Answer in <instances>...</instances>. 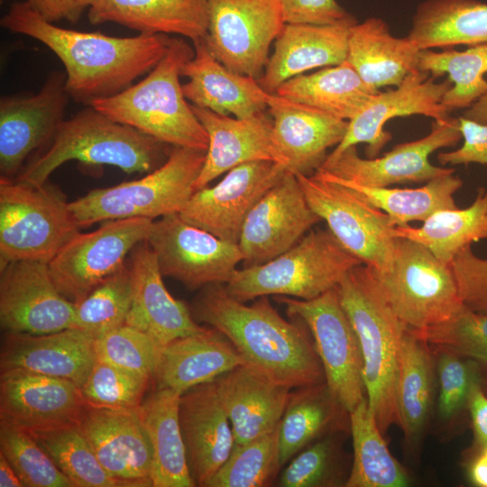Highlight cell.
<instances>
[{"instance_id":"cell-1","label":"cell","mask_w":487,"mask_h":487,"mask_svg":"<svg viewBox=\"0 0 487 487\" xmlns=\"http://www.w3.org/2000/svg\"><path fill=\"white\" fill-rule=\"evenodd\" d=\"M0 23L53 51L65 68L69 97L87 106L122 92L149 73L166 55L170 41L167 34L114 37L59 27L27 1L12 4Z\"/></svg>"},{"instance_id":"cell-2","label":"cell","mask_w":487,"mask_h":487,"mask_svg":"<svg viewBox=\"0 0 487 487\" xmlns=\"http://www.w3.org/2000/svg\"><path fill=\"white\" fill-rule=\"evenodd\" d=\"M190 311L197 322L226 337L245 366L271 382L292 390L326 381L313 340L284 319L268 296L247 305L225 285L213 284L199 289Z\"/></svg>"},{"instance_id":"cell-3","label":"cell","mask_w":487,"mask_h":487,"mask_svg":"<svg viewBox=\"0 0 487 487\" xmlns=\"http://www.w3.org/2000/svg\"><path fill=\"white\" fill-rule=\"evenodd\" d=\"M195 53L186 41L170 38L162 60L140 82L90 106L172 147L207 151V133L187 101L179 81Z\"/></svg>"},{"instance_id":"cell-4","label":"cell","mask_w":487,"mask_h":487,"mask_svg":"<svg viewBox=\"0 0 487 487\" xmlns=\"http://www.w3.org/2000/svg\"><path fill=\"white\" fill-rule=\"evenodd\" d=\"M343 308L357 335L363 362L366 397L385 434L398 425L396 388L402 337L408 327L379 290L370 268L350 270L336 287Z\"/></svg>"},{"instance_id":"cell-5","label":"cell","mask_w":487,"mask_h":487,"mask_svg":"<svg viewBox=\"0 0 487 487\" xmlns=\"http://www.w3.org/2000/svg\"><path fill=\"white\" fill-rule=\"evenodd\" d=\"M165 145L88 106L62 122L47 150L32 161L16 179L43 185L69 161L111 165L128 174L148 173L162 164Z\"/></svg>"},{"instance_id":"cell-6","label":"cell","mask_w":487,"mask_h":487,"mask_svg":"<svg viewBox=\"0 0 487 487\" xmlns=\"http://www.w3.org/2000/svg\"><path fill=\"white\" fill-rule=\"evenodd\" d=\"M207 151L172 147L167 160L146 176L95 188L69 202L80 228L107 220L179 214L196 191Z\"/></svg>"},{"instance_id":"cell-7","label":"cell","mask_w":487,"mask_h":487,"mask_svg":"<svg viewBox=\"0 0 487 487\" xmlns=\"http://www.w3.org/2000/svg\"><path fill=\"white\" fill-rule=\"evenodd\" d=\"M363 264L327 229L309 231L293 247L262 264L236 270L225 284L234 299L262 296L316 299L336 288L354 267Z\"/></svg>"},{"instance_id":"cell-8","label":"cell","mask_w":487,"mask_h":487,"mask_svg":"<svg viewBox=\"0 0 487 487\" xmlns=\"http://www.w3.org/2000/svg\"><path fill=\"white\" fill-rule=\"evenodd\" d=\"M79 229L60 188L0 178V268L16 261L49 263Z\"/></svg>"},{"instance_id":"cell-9","label":"cell","mask_w":487,"mask_h":487,"mask_svg":"<svg viewBox=\"0 0 487 487\" xmlns=\"http://www.w3.org/2000/svg\"><path fill=\"white\" fill-rule=\"evenodd\" d=\"M370 270L386 302L412 331L443 323L464 307L450 263L418 242L398 237L391 266Z\"/></svg>"},{"instance_id":"cell-10","label":"cell","mask_w":487,"mask_h":487,"mask_svg":"<svg viewBox=\"0 0 487 487\" xmlns=\"http://www.w3.org/2000/svg\"><path fill=\"white\" fill-rule=\"evenodd\" d=\"M296 177L311 209L345 249L375 271L391 266L398 237L385 212L354 189L316 172Z\"/></svg>"},{"instance_id":"cell-11","label":"cell","mask_w":487,"mask_h":487,"mask_svg":"<svg viewBox=\"0 0 487 487\" xmlns=\"http://www.w3.org/2000/svg\"><path fill=\"white\" fill-rule=\"evenodd\" d=\"M289 316L308 328L329 389L350 413L366 396L363 362L355 330L343 308L336 288L303 300L275 296Z\"/></svg>"},{"instance_id":"cell-12","label":"cell","mask_w":487,"mask_h":487,"mask_svg":"<svg viewBox=\"0 0 487 487\" xmlns=\"http://www.w3.org/2000/svg\"><path fill=\"white\" fill-rule=\"evenodd\" d=\"M204 42L212 55L238 74L259 78L271 42L282 30L280 0H206Z\"/></svg>"},{"instance_id":"cell-13","label":"cell","mask_w":487,"mask_h":487,"mask_svg":"<svg viewBox=\"0 0 487 487\" xmlns=\"http://www.w3.org/2000/svg\"><path fill=\"white\" fill-rule=\"evenodd\" d=\"M154 220L142 217L104 221L78 233L48 263L60 292L74 304L125 264L126 256L146 240Z\"/></svg>"},{"instance_id":"cell-14","label":"cell","mask_w":487,"mask_h":487,"mask_svg":"<svg viewBox=\"0 0 487 487\" xmlns=\"http://www.w3.org/2000/svg\"><path fill=\"white\" fill-rule=\"evenodd\" d=\"M145 241L156 254L161 274L191 290L226 284L244 259L238 244L194 226L179 214L154 220Z\"/></svg>"},{"instance_id":"cell-15","label":"cell","mask_w":487,"mask_h":487,"mask_svg":"<svg viewBox=\"0 0 487 487\" xmlns=\"http://www.w3.org/2000/svg\"><path fill=\"white\" fill-rule=\"evenodd\" d=\"M461 139L458 118L434 120L428 134L398 144L381 157L363 159L355 146H351L335 159L325 161L318 170L368 187L427 182L455 173L453 168L433 165L428 158L436 150L455 146Z\"/></svg>"},{"instance_id":"cell-16","label":"cell","mask_w":487,"mask_h":487,"mask_svg":"<svg viewBox=\"0 0 487 487\" xmlns=\"http://www.w3.org/2000/svg\"><path fill=\"white\" fill-rule=\"evenodd\" d=\"M76 305L56 287L46 262L0 268V324L5 333L45 335L74 327Z\"/></svg>"},{"instance_id":"cell-17","label":"cell","mask_w":487,"mask_h":487,"mask_svg":"<svg viewBox=\"0 0 487 487\" xmlns=\"http://www.w3.org/2000/svg\"><path fill=\"white\" fill-rule=\"evenodd\" d=\"M285 173L281 165L271 161L241 164L215 186L195 191L179 215L194 226L238 244L247 215Z\"/></svg>"},{"instance_id":"cell-18","label":"cell","mask_w":487,"mask_h":487,"mask_svg":"<svg viewBox=\"0 0 487 487\" xmlns=\"http://www.w3.org/2000/svg\"><path fill=\"white\" fill-rule=\"evenodd\" d=\"M320 221L309 207L296 175L286 172L245 218L238 241L244 267L276 258Z\"/></svg>"},{"instance_id":"cell-19","label":"cell","mask_w":487,"mask_h":487,"mask_svg":"<svg viewBox=\"0 0 487 487\" xmlns=\"http://www.w3.org/2000/svg\"><path fill=\"white\" fill-rule=\"evenodd\" d=\"M65 83L66 74L54 72L36 94L1 97V177L16 175L32 152L51 142L70 98Z\"/></svg>"},{"instance_id":"cell-20","label":"cell","mask_w":487,"mask_h":487,"mask_svg":"<svg viewBox=\"0 0 487 487\" xmlns=\"http://www.w3.org/2000/svg\"><path fill=\"white\" fill-rule=\"evenodd\" d=\"M452 87L446 79L436 82L428 72L416 70L408 75L394 89L381 92L372 97L350 121L342 142L327 155L331 161L344 151L358 143H366L368 158H374L391 140L383 127L389 120L412 115H421L435 121H446L450 113L442 104L444 95Z\"/></svg>"},{"instance_id":"cell-21","label":"cell","mask_w":487,"mask_h":487,"mask_svg":"<svg viewBox=\"0 0 487 487\" xmlns=\"http://www.w3.org/2000/svg\"><path fill=\"white\" fill-rule=\"evenodd\" d=\"M87 405L74 382L23 370L1 372L0 422L30 434L78 424Z\"/></svg>"},{"instance_id":"cell-22","label":"cell","mask_w":487,"mask_h":487,"mask_svg":"<svg viewBox=\"0 0 487 487\" xmlns=\"http://www.w3.org/2000/svg\"><path fill=\"white\" fill-rule=\"evenodd\" d=\"M138 409L87 404L78 427L111 476L127 487H150L152 453Z\"/></svg>"},{"instance_id":"cell-23","label":"cell","mask_w":487,"mask_h":487,"mask_svg":"<svg viewBox=\"0 0 487 487\" xmlns=\"http://www.w3.org/2000/svg\"><path fill=\"white\" fill-rule=\"evenodd\" d=\"M267 111L272 121L276 163L286 172L311 175L326 152L343 140L348 121L271 94Z\"/></svg>"},{"instance_id":"cell-24","label":"cell","mask_w":487,"mask_h":487,"mask_svg":"<svg viewBox=\"0 0 487 487\" xmlns=\"http://www.w3.org/2000/svg\"><path fill=\"white\" fill-rule=\"evenodd\" d=\"M96 338L77 327L45 335L5 333L1 372L23 370L65 379L81 387L96 361Z\"/></svg>"},{"instance_id":"cell-25","label":"cell","mask_w":487,"mask_h":487,"mask_svg":"<svg viewBox=\"0 0 487 487\" xmlns=\"http://www.w3.org/2000/svg\"><path fill=\"white\" fill-rule=\"evenodd\" d=\"M179 417L191 477L196 486L207 487L234 446L231 423L214 381L180 395Z\"/></svg>"},{"instance_id":"cell-26","label":"cell","mask_w":487,"mask_h":487,"mask_svg":"<svg viewBox=\"0 0 487 487\" xmlns=\"http://www.w3.org/2000/svg\"><path fill=\"white\" fill-rule=\"evenodd\" d=\"M133 294L125 324L154 338L162 346L202 331L190 308L174 299L166 289L157 257L146 241L130 253Z\"/></svg>"},{"instance_id":"cell-27","label":"cell","mask_w":487,"mask_h":487,"mask_svg":"<svg viewBox=\"0 0 487 487\" xmlns=\"http://www.w3.org/2000/svg\"><path fill=\"white\" fill-rule=\"evenodd\" d=\"M208 136L206 160L196 191L233 168L256 161L276 162L272 121L264 113L249 118L231 117L191 105Z\"/></svg>"},{"instance_id":"cell-28","label":"cell","mask_w":487,"mask_h":487,"mask_svg":"<svg viewBox=\"0 0 487 487\" xmlns=\"http://www.w3.org/2000/svg\"><path fill=\"white\" fill-rule=\"evenodd\" d=\"M194 56L182 68L188 78L182 85L185 97L194 106L219 115L249 118L267 109L271 93L253 77L224 66L209 51L204 40L193 41Z\"/></svg>"},{"instance_id":"cell-29","label":"cell","mask_w":487,"mask_h":487,"mask_svg":"<svg viewBox=\"0 0 487 487\" xmlns=\"http://www.w3.org/2000/svg\"><path fill=\"white\" fill-rule=\"evenodd\" d=\"M354 24L285 23L258 78L260 86L275 94L280 85L305 71L342 63L346 59L349 30Z\"/></svg>"},{"instance_id":"cell-30","label":"cell","mask_w":487,"mask_h":487,"mask_svg":"<svg viewBox=\"0 0 487 487\" xmlns=\"http://www.w3.org/2000/svg\"><path fill=\"white\" fill-rule=\"evenodd\" d=\"M231 423L234 445H244L280 424L291 389L276 384L244 364L214 380Z\"/></svg>"},{"instance_id":"cell-31","label":"cell","mask_w":487,"mask_h":487,"mask_svg":"<svg viewBox=\"0 0 487 487\" xmlns=\"http://www.w3.org/2000/svg\"><path fill=\"white\" fill-rule=\"evenodd\" d=\"M231 342L214 328L177 338L162 347L153 378L157 389L184 393L243 365Z\"/></svg>"},{"instance_id":"cell-32","label":"cell","mask_w":487,"mask_h":487,"mask_svg":"<svg viewBox=\"0 0 487 487\" xmlns=\"http://www.w3.org/2000/svg\"><path fill=\"white\" fill-rule=\"evenodd\" d=\"M420 51L408 36L392 35L383 19L369 17L350 27L345 60L367 86L379 90L397 87L418 70Z\"/></svg>"},{"instance_id":"cell-33","label":"cell","mask_w":487,"mask_h":487,"mask_svg":"<svg viewBox=\"0 0 487 487\" xmlns=\"http://www.w3.org/2000/svg\"><path fill=\"white\" fill-rule=\"evenodd\" d=\"M92 24L115 23L145 34H179L204 40L208 28L206 0H96Z\"/></svg>"},{"instance_id":"cell-34","label":"cell","mask_w":487,"mask_h":487,"mask_svg":"<svg viewBox=\"0 0 487 487\" xmlns=\"http://www.w3.org/2000/svg\"><path fill=\"white\" fill-rule=\"evenodd\" d=\"M348 427L349 412L326 381L295 388L278 427L281 468L313 442Z\"/></svg>"},{"instance_id":"cell-35","label":"cell","mask_w":487,"mask_h":487,"mask_svg":"<svg viewBox=\"0 0 487 487\" xmlns=\"http://www.w3.org/2000/svg\"><path fill=\"white\" fill-rule=\"evenodd\" d=\"M180 395L170 389L156 388L138 409L152 447V487L196 486L189 472L180 429Z\"/></svg>"},{"instance_id":"cell-36","label":"cell","mask_w":487,"mask_h":487,"mask_svg":"<svg viewBox=\"0 0 487 487\" xmlns=\"http://www.w3.org/2000/svg\"><path fill=\"white\" fill-rule=\"evenodd\" d=\"M408 37L421 51L487 43V3L424 0L412 15Z\"/></svg>"},{"instance_id":"cell-37","label":"cell","mask_w":487,"mask_h":487,"mask_svg":"<svg viewBox=\"0 0 487 487\" xmlns=\"http://www.w3.org/2000/svg\"><path fill=\"white\" fill-rule=\"evenodd\" d=\"M436 374L427 344L408 328L400 349L396 406L398 425L410 446L418 443L427 425Z\"/></svg>"},{"instance_id":"cell-38","label":"cell","mask_w":487,"mask_h":487,"mask_svg":"<svg viewBox=\"0 0 487 487\" xmlns=\"http://www.w3.org/2000/svg\"><path fill=\"white\" fill-rule=\"evenodd\" d=\"M378 91L367 86L345 60L309 75L294 77L280 85L275 94L350 121Z\"/></svg>"},{"instance_id":"cell-39","label":"cell","mask_w":487,"mask_h":487,"mask_svg":"<svg viewBox=\"0 0 487 487\" xmlns=\"http://www.w3.org/2000/svg\"><path fill=\"white\" fill-rule=\"evenodd\" d=\"M318 175L345 185L385 212L394 226H406L409 222H424L433 214L457 208L454 195L463 181L454 173L436 177L419 188L368 187L335 177L322 170Z\"/></svg>"},{"instance_id":"cell-40","label":"cell","mask_w":487,"mask_h":487,"mask_svg":"<svg viewBox=\"0 0 487 487\" xmlns=\"http://www.w3.org/2000/svg\"><path fill=\"white\" fill-rule=\"evenodd\" d=\"M354 459L345 487H406L410 479L389 450L365 396L349 413Z\"/></svg>"},{"instance_id":"cell-41","label":"cell","mask_w":487,"mask_h":487,"mask_svg":"<svg viewBox=\"0 0 487 487\" xmlns=\"http://www.w3.org/2000/svg\"><path fill=\"white\" fill-rule=\"evenodd\" d=\"M396 237H404L427 247L446 263L465 246L487 239V190L480 188L465 208L440 210L418 227L395 226Z\"/></svg>"},{"instance_id":"cell-42","label":"cell","mask_w":487,"mask_h":487,"mask_svg":"<svg viewBox=\"0 0 487 487\" xmlns=\"http://www.w3.org/2000/svg\"><path fill=\"white\" fill-rule=\"evenodd\" d=\"M418 69L434 78L448 75L452 87L443 96L448 113L468 108L487 93V43L469 46L464 51L446 48L441 51L422 50Z\"/></svg>"},{"instance_id":"cell-43","label":"cell","mask_w":487,"mask_h":487,"mask_svg":"<svg viewBox=\"0 0 487 487\" xmlns=\"http://www.w3.org/2000/svg\"><path fill=\"white\" fill-rule=\"evenodd\" d=\"M32 436L73 487L124 486L101 465L78 424Z\"/></svg>"},{"instance_id":"cell-44","label":"cell","mask_w":487,"mask_h":487,"mask_svg":"<svg viewBox=\"0 0 487 487\" xmlns=\"http://www.w3.org/2000/svg\"><path fill=\"white\" fill-rule=\"evenodd\" d=\"M279 426L244 445H234L207 487H262L271 485L281 469Z\"/></svg>"},{"instance_id":"cell-45","label":"cell","mask_w":487,"mask_h":487,"mask_svg":"<svg viewBox=\"0 0 487 487\" xmlns=\"http://www.w3.org/2000/svg\"><path fill=\"white\" fill-rule=\"evenodd\" d=\"M133 294V275L129 264L125 263L75 304L74 327L97 337L125 324Z\"/></svg>"},{"instance_id":"cell-46","label":"cell","mask_w":487,"mask_h":487,"mask_svg":"<svg viewBox=\"0 0 487 487\" xmlns=\"http://www.w3.org/2000/svg\"><path fill=\"white\" fill-rule=\"evenodd\" d=\"M0 453L25 487H73L27 431L0 422Z\"/></svg>"},{"instance_id":"cell-47","label":"cell","mask_w":487,"mask_h":487,"mask_svg":"<svg viewBox=\"0 0 487 487\" xmlns=\"http://www.w3.org/2000/svg\"><path fill=\"white\" fill-rule=\"evenodd\" d=\"M162 345L148 334L124 324L96 338V359L153 381Z\"/></svg>"},{"instance_id":"cell-48","label":"cell","mask_w":487,"mask_h":487,"mask_svg":"<svg viewBox=\"0 0 487 487\" xmlns=\"http://www.w3.org/2000/svg\"><path fill=\"white\" fill-rule=\"evenodd\" d=\"M151 380L115 365L96 361L80 387L87 404L108 409H138Z\"/></svg>"},{"instance_id":"cell-49","label":"cell","mask_w":487,"mask_h":487,"mask_svg":"<svg viewBox=\"0 0 487 487\" xmlns=\"http://www.w3.org/2000/svg\"><path fill=\"white\" fill-rule=\"evenodd\" d=\"M327 435L297 454L282 471L281 487H327L341 483L338 434Z\"/></svg>"},{"instance_id":"cell-50","label":"cell","mask_w":487,"mask_h":487,"mask_svg":"<svg viewBox=\"0 0 487 487\" xmlns=\"http://www.w3.org/2000/svg\"><path fill=\"white\" fill-rule=\"evenodd\" d=\"M412 332L436 348L487 364V313L473 311L464 305L448 320Z\"/></svg>"},{"instance_id":"cell-51","label":"cell","mask_w":487,"mask_h":487,"mask_svg":"<svg viewBox=\"0 0 487 487\" xmlns=\"http://www.w3.org/2000/svg\"><path fill=\"white\" fill-rule=\"evenodd\" d=\"M436 373L439 383L437 415L452 421L467 406L473 387L479 383L474 360L436 348Z\"/></svg>"},{"instance_id":"cell-52","label":"cell","mask_w":487,"mask_h":487,"mask_svg":"<svg viewBox=\"0 0 487 487\" xmlns=\"http://www.w3.org/2000/svg\"><path fill=\"white\" fill-rule=\"evenodd\" d=\"M450 266L463 304L487 313V258L479 257L468 245L453 258Z\"/></svg>"},{"instance_id":"cell-53","label":"cell","mask_w":487,"mask_h":487,"mask_svg":"<svg viewBox=\"0 0 487 487\" xmlns=\"http://www.w3.org/2000/svg\"><path fill=\"white\" fill-rule=\"evenodd\" d=\"M285 23L330 25L357 23L335 0H280Z\"/></svg>"},{"instance_id":"cell-54","label":"cell","mask_w":487,"mask_h":487,"mask_svg":"<svg viewBox=\"0 0 487 487\" xmlns=\"http://www.w3.org/2000/svg\"><path fill=\"white\" fill-rule=\"evenodd\" d=\"M458 119L463 144L455 151L438 153V162L442 165L469 163L487 165V124L464 116Z\"/></svg>"},{"instance_id":"cell-55","label":"cell","mask_w":487,"mask_h":487,"mask_svg":"<svg viewBox=\"0 0 487 487\" xmlns=\"http://www.w3.org/2000/svg\"><path fill=\"white\" fill-rule=\"evenodd\" d=\"M45 20L57 23L62 20L76 23L96 0H26Z\"/></svg>"},{"instance_id":"cell-56","label":"cell","mask_w":487,"mask_h":487,"mask_svg":"<svg viewBox=\"0 0 487 487\" xmlns=\"http://www.w3.org/2000/svg\"><path fill=\"white\" fill-rule=\"evenodd\" d=\"M467 407L471 414L475 442L482 450L487 446V397L480 382L473 387Z\"/></svg>"},{"instance_id":"cell-57","label":"cell","mask_w":487,"mask_h":487,"mask_svg":"<svg viewBox=\"0 0 487 487\" xmlns=\"http://www.w3.org/2000/svg\"><path fill=\"white\" fill-rule=\"evenodd\" d=\"M18 474L7 459L0 453V487H23Z\"/></svg>"},{"instance_id":"cell-58","label":"cell","mask_w":487,"mask_h":487,"mask_svg":"<svg viewBox=\"0 0 487 487\" xmlns=\"http://www.w3.org/2000/svg\"><path fill=\"white\" fill-rule=\"evenodd\" d=\"M470 477L476 486L487 487V456L482 453L473 463Z\"/></svg>"},{"instance_id":"cell-59","label":"cell","mask_w":487,"mask_h":487,"mask_svg":"<svg viewBox=\"0 0 487 487\" xmlns=\"http://www.w3.org/2000/svg\"><path fill=\"white\" fill-rule=\"evenodd\" d=\"M464 117L472 121L487 124V93L466 108Z\"/></svg>"},{"instance_id":"cell-60","label":"cell","mask_w":487,"mask_h":487,"mask_svg":"<svg viewBox=\"0 0 487 487\" xmlns=\"http://www.w3.org/2000/svg\"><path fill=\"white\" fill-rule=\"evenodd\" d=\"M482 453L487 456V446L482 449Z\"/></svg>"}]
</instances>
